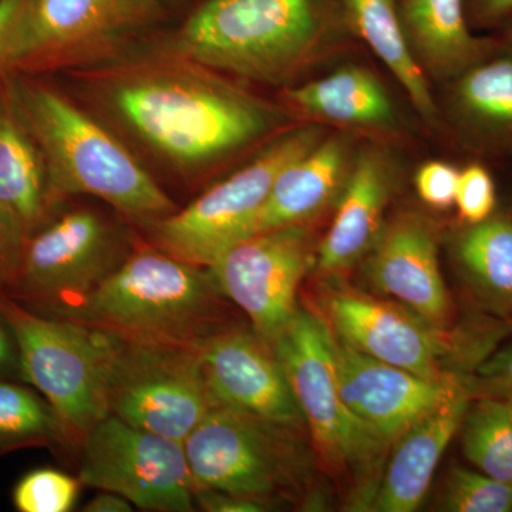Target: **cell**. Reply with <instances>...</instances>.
<instances>
[{
  "label": "cell",
  "mask_w": 512,
  "mask_h": 512,
  "mask_svg": "<svg viewBox=\"0 0 512 512\" xmlns=\"http://www.w3.org/2000/svg\"><path fill=\"white\" fill-rule=\"evenodd\" d=\"M335 333L315 313L298 308L271 348L308 426L313 444L330 468L367 473L383 457L386 444L377 439L340 393Z\"/></svg>",
  "instance_id": "obj_8"
},
{
  "label": "cell",
  "mask_w": 512,
  "mask_h": 512,
  "mask_svg": "<svg viewBox=\"0 0 512 512\" xmlns=\"http://www.w3.org/2000/svg\"><path fill=\"white\" fill-rule=\"evenodd\" d=\"M305 127L278 138L237 173L202 192L185 208L141 225L154 247L192 265L210 268L232 245L248 238L276 178L320 143Z\"/></svg>",
  "instance_id": "obj_7"
},
{
  "label": "cell",
  "mask_w": 512,
  "mask_h": 512,
  "mask_svg": "<svg viewBox=\"0 0 512 512\" xmlns=\"http://www.w3.org/2000/svg\"><path fill=\"white\" fill-rule=\"evenodd\" d=\"M345 5L357 32L399 80L417 111L424 119H436L429 80L407 40L396 0H345Z\"/></svg>",
  "instance_id": "obj_24"
},
{
  "label": "cell",
  "mask_w": 512,
  "mask_h": 512,
  "mask_svg": "<svg viewBox=\"0 0 512 512\" xmlns=\"http://www.w3.org/2000/svg\"><path fill=\"white\" fill-rule=\"evenodd\" d=\"M292 430L215 404L184 441L194 491L217 490L271 507L296 487Z\"/></svg>",
  "instance_id": "obj_9"
},
{
  "label": "cell",
  "mask_w": 512,
  "mask_h": 512,
  "mask_svg": "<svg viewBox=\"0 0 512 512\" xmlns=\"http://www.w3.org/2000/svg\"><path fill=\"white\" fill-rule=\"evenodd\" d=\"M293 106L325 119L350 124H386L393 106L382 84L363 69L348 67L323 79L288 90Z\"/></svg>",
  "instance_id": "obj_25"
},
{
  "label": "cell",
  "mask_w": 512,
  "mask_h": 512,
  "mask_svg": "<svg viewBox=\"0 0 512 512\" xmlns=\"http://www.w3.org/2000/svg\"><path fill=\"white\" fill-rule=\"evenodd\" d=\"M26 0H0V72H3L6 49Z\"/></svg>",
  "instance_id": "obj_36"
},
{
  "label": "cell",
  "mask_w": 512,
  "mask_h": 512,
  "mask_svg": "<svg viewBox=\"0 0 512 512\" xmlns=\"http://www.w3.org/2000/svg\"><path fill=\"white\" fill-rule=\"evenodd\" d=\"M473 13L481 23H498L512 18V0H473Z\"/></svg>",
  "instance_id": "obj_38"
},
{
  "label": "cell",
  "mask_w": 512,
  "mask_h": 512,
  "mask_svg": "<svg viewBox=\"0 0 512 512\" xmlns=\"http://www.w3.org/2000/svg\"><path fill=\"white\" fill-rule=\"evenodd\" d=\"M26 446L77 451L79 440L42 394L0 380V450Z\"/></svg>",
  "instance_id": "obj_27"
},
{
  "label": "cell",
  "mask_w": 512,
  "mask_h": 512,
  "mask_svg": "<svg viewBox=\"0 0 512 512\" xmlns=\"http://www.w3.org/2000/svg\"><path fill=\"white\" fill-rule=\"evenodd\" d=\"M163 16L160 0H26L3 72L114 62Z\"/></svg>",
  "instance_id": "obj_5"
},
{
  "label": "cell",
  "mask_w": 512,
  "mask_h": 512,
  "mask_svg": "<svg viewBox=\"0 0 512 512\" xmlns=\"http://www.w3.org/2000/svg\"><path fill=\"white\" fill-rule=\"evenodd\" d=\"M136 241L103 212L73 208L26 238L13 289L64 316L123 264Z\"/></svg>",
  "instance_id": "obj_10"
},
{
  "label": "cell",
  "mask_w": 512,
  "mask_h": 512,
  "mask_svg": "<svg viewBox=\"0 0 512 512\" xmlns=\"http://www.w3.org/2000/svg\"><path fill=\"white\" fill-rule=\"evenodd\" d=\"M195 507L208 512H259L268 510L265 504L217 490L194 491Z\"/></svg>",
  "instance_id": "obj_35"
},
{
  "label": "cell",
  "mask_w": 512,
  "mask_h": 512,
  "mask_svg": "<svg viewBox=\"0 0 512 512\" xmlns=\"http://www.w3.org/2000/svg\"><path fill=\"white\" fill-rule=\"evenodd\" d=\"M328 309L336 338L357 352L430 380L460 377L444 365L451 352L446 329L403 305L339 289L330 295Z\"/></svg>",
  "instance_id": "obj_14"
},
{
  "label": "cell",
  "mask_w": 512,
  "mask_h": 512,
  "mask_svg": "<svg viewBox=\"0 0 512 512\" xmlns=\"http://www.w3.org/2000/svg\"><path fill=\"white\" fill-rule=\"evenodd\" d=\"M200 359L215 404L285 429H298L303 423L274 349L254 330L227 326L202 346Z\"/></svg>",
  "instance_id": "obj_16"
},
{
  "label": "cell",
  "mask_w": 512,
  "mask_h": 512,
  "mask_svg": "<svg viewBox=\"0 0 512 512\" xmlns=\"http://www.w3.org/2000/svg\"><path fill=\"white\" fill-rule=\"evenodd\" d=\"M93 69L92 92L103 109L181 174L200 173L275 123L259 101L167 47Z\"/></svg>",
  "instance_id": "obj_1"
},
{
  "label": "cell",
  "mask_w": 512,
  "mask_h": 512,
  "mask_svg": "<svg viewBox=\"0 0 512 512\" xmlns=\"http://www.w3.org/2000/svg\"><path fill=\"white\" fill-rule=\"evenodd\" d=\"M460 274L487 311L512 319V217L467 225L454 242Z\"/></svg>",
  "instance_id": "obj_23"
},
{
  "label": "cell",
  "mask_w": 512,
  "mask_h": 512,
  "mask_svg": "<svg viewBox=\"0 0 512 512\" xmlns=\"http://www.w3.org/2000/svg\"><path fill=\"white\" fill-rule=\"evenodd\" d=\"M512 56V55H511Z\"/></svg>",
  "instance_id": "obj_41"
},
{
  "label": "cell",
  "mask_w": 512,
  "mask_h": 512,
  "mask_svg": "<svg viewBox=\"0 0 512 512\" xmlns=\"http://www.w3.org/2000/svg\"><path fill=\"white\" fill-rule=\"evenodd\" d=\"M439 507L450 512H510L512 487L481 471L451 467L444 480Z\"/></svg>",
  "instance_id": "obj_29"
},
{
  "label": "cell",
  "mask_w": 512,
  "mask_h": 512,
  "mask_svg": "<svg viewBox=\"0 0 512 512\" xmlns=\"http://www.w3.org/2000/svg\"><path fill=\"white\" fill-rule=\"evenodd\" d=\"M389 173L376 153L359 157L350 174L332 227L316 255L323 274H340L372 251L380 232L384 205L389 197Z\"/></svg>",
  "instance_id": "obj_19"
},
{
  "label": "cell",
  "mask_w": 512,
  "mask_h": 512,
  "mask_svg": "<svg viewBox=\"0 0 512 512\" xmlns=\"http://www.w3.org/2000/svg\"><path fill=\"white\" fill-rule=\"evenodd\" d=\"M8 94L45 160L55 204L90 195L138 227L178 210L130 148L72 100L23 77Z\"/></svg>",
  "instance_id": "obj_2"
},
{
  "label": "cell",
  "mask_w": 512,
  "mask_h": 512,
  "mask_svg": "<svg viewBox=\"0 0 512 512\" xmlns=\"http://www.w3.org/2000/svg\"><path fill=\"white\" fill-rule=\"evenodd\" d=\"M319 30L315 0H207L167 49L211 70L274 83L308 60Z\"/></svg>",
  "instance_id": "obj_4"
},
{
  "label": "cell",
  "mask_w": 512,
  "mask_h": 512,
  "mask_svg": "<svg viewBox=\"0 0 512 512\" xmlns=\"http://www.w3.org/2000/svg\"><path fill=\"white\" fill-rule=\"evenodd\" d=\"M495 184L490 171L481 164L468 165L458 177L456 204L467 225L490 218L495 211Z\"/></svg>",
  "instance_id": "obj_31"
},
{
  "label": "cell",
  "mask_w": 512,
  "mask_h": 512,
  "mask_svg": "<svg viewBox=\"0 0 512 512\" xmlns=\"http://www.w3.org/2000/svg\"><path fill=\"white\" fill-rule=\"evenodd\" d=\"M20 373L19 353L15 339L0 316V375H13Z\"/></svg>",
  "instance_id": "obj_37"
},
{
  "label": "cell",
  "mask_w": 512,
  "mask_h": 512,
  "mask_svg": "<svg viewBox=\"0 0 512 512\" xmlns=\"http://www.w3.org/2000/svg\"><path fill=\"white\" fill-rule=\"evenodd\" d=\"M458 177L460 173L450 164L431 161L416 175L417 192L430 207L444 210L456 204Z\"/></svg>",
  "instance_id": "obj_32"
},
{
  "label": "cell",
  "mask_w": 512,
  "mask_h": 512,
  "mask_svg": "<svg viewBox=\"0 0 512 512\" xmlns=\"http://www.w3.org/2000/svg\"><path fill=\"white\" fill-rule=\"evenodd\" d=\"M458 109L485 144L512 146V56L487 57L460 74Z\"/></svg>",
  "instance_id": "obj_26"
},
{
  "label": "cell",
  "mask_w": 512,
  "mask_h": 512,
  "mask_svg": "<svg viewBox=\"0 0 512 512\" xmlns=\"http://www.w3.org/2000/svg\"><path fill=\"white\" fill-rule=\"evenodd\" d=\"M82 481L57 468H37L20 478L13 505L20 512H69L77 503Z\"/></svg>",
  "instance_id": "obj_30"
},
{
  "label": "cell",
  "mask_w": 512,
  "mask_h": 512,
  "mask_svg": "<svg viewBox=\"0 0 512 512\" xmlns=\"http://www.w3.org/2000/svg\"><path fill=\"white\" fill-rule=\"evenodd\" d=\"M501 396H503V402L505 404V407H507L508 414H510L511 420H512V387L510 389L504 390L503 393H501Z\"/></svg>",
  "instance_id": "obj_40"
},
{
  "label": "cell",
  "mask_w": 512,
  "mask_h": 512,
  "mask_svg": "<svg viewBox=\"0 0 512 512\" xmlns=\"http://www.w3.org/2000/svg\"><path fill=\"white\" fill-rule=\"evenodd\" d=\"M26 238L0 215V292L13 288Z\"/></svg>",
  "instance_id": "obj_34"
},
{
  "label": "cell",
  "mask_w": 512,
  "mask_h": 512,
  "mask_svg": "<svg viewBox=\"0 0 512 512\" xmlns=\"http://www.w3.org/2000/svg\"><path fill=\"white\" fill-rule=\"evenodd\" d=\"M55 205L45 160L6 90L0 93V215L28 238Z\"/></svg>",
  "instance_id": "obj_21"
},
{
  "label": "cell",
  "mask_w": 512,
  "mask_h": 512,
  "mask_svg": "<svg viewBox=\"0 0 512 512\" xmlns=\"http://www.w3.org/2000/svg\"><path fill=\"white\" fill-rule=\"evenodd\" d=\"M225 299L210 269L137 238L123 264L82 305L57 318L126 342L200 352L229 326Z\"/></svg>",
  "instance_id": "obj_3"
},
{
  "label": "cell",
  "mask_w": 512,
  "mask_h": 512,
  "mask_svg": "<svg viewBox=\"0 0 512 512\" xmlns=\"http://www.w3.org/2000/svg\"><path fill=\"white\" fill-rule=\"evenodd\" d=\"M460 430L467 460L481 473L512 487V420L503 400L491 396L471 400Z\"/></svg>",
  "instance_id": "obj_28"
},
{
  "label": "cell",
  "mask_w": 512,
  "mask_h": 512,
  "mask_svg": "<svg viewBox=\"0 0 512 512\" xmlns=\"http://www.w3.org/2000/svg\"><path fill=\"white\" fill-rule=\"evenodd\" d=\"M312 264L311 232L292 225L242 239L208 269L222 295L271 346L298 311V289Z\"/></svg>",
  "instance_id": "obj_13"
},
{
  "label": "cell",
  "mask_w": 512,
  "mask_h": 512,
  "mask_svg": "<svg viewBox=\"0 0 512 512\" xmlns=\"http://www.w3.org/2000/svg\"><path fill=\"white\" fill-rule=\"evenodd\" d=\"M340 393L350 412L386 444L460 390L461 379L430 380L357 352L335 336Z\"/></svg>",
  "instance_id": "obj_15"
},
{
  "label": "cell",
  "mask_w": 512,
  "mask_h": 512,
  "mask_svg": "<svg viewBox=\"0 0 512 512\" xmlns=\"http://www.w3.org/2000/svg\"><path fill=\"white\" fill-rule=\"evenodd\" d=\"M366 272L377 291L446 329L450 296L440 272L436 234L423 217L407 212L383 228Z\"/></svg>",
  "instance_id": "obj_17"
},
{
  "label": "cell",
  "mask_w": 512,
  "mask_h": 512,
  "mask_svg": "<svg viewBox=\"0 0 512 512\" xmlns=\"http://www.w3.org/2000/svg\"><path fill=\"white\" fill-rule=\"evenodd\" d=\"M134 505L123 495L99 490L92 500L83 505L84 512H131Z\"/></svg>",
  "instance_id": "obj_39"
},
{
  "label": "cell",
  "mask_w": 512,
  "mask_h": 512,
  "mask_svg": "<svg viewBox=\"0 0 512 512\" xmlns=\"http://www.w3.org/2000/svg\"><path fill=\"white\" fill-rule=\"evenodd\" d=\"M403 19L410 43L439 76H460L498 47L471 35L463 0H403Z\"/></svg>",
  "instance_id": "obj_22"
},
{
  "label": "cell",
  "mask_w": 512,
  "mask_h": 512,
  "mask_svg": "<svg viewBox=\"0 0 512 512\" xmlns=\"http://www.w3.org/2000/svg\"><path fill=\"white\" fill-rule=\"evenodd\" d=\"M110 338L109 413L131 426L184 443L215 406L200 352Z\"/></svg>",
  "instance_id": "obj_11"
},
{
  "label": "cell",
  "mask_w": 512,
  "mask_h": 512,
  "mask_svg": "<svg viewBox=\"0 0 512 512\" xmlns=\"http://www.w3.org/2000/svg\"><path fill=\"white\" fill-rule=\"evenodd\" d=\"M477 377L470 382L471 390L480 384L493 394H501L512 387V338L503 348L495 350L477 366Z\"/></svg>",
  "instance_id": "obj_33"
},
{
  "label": "cell",
  "mask_w": 512,
  "mask_h": 512,
  "mask_svg": "<svg viewBox=\"0 0 512 512\" xmlns=\"http://www.w3.org/2000/svg\"><path fill=\"white\" fill-rule=\"evenodd\" d=\"M348 158L345 138L333 137L293 161L276 178L248 238L272 229L305 225L316 217L338 191Z\"/></svg>",
  "instance_id": "obj_20"
},
{
  "label": "cell",
  "mask_w": 512,
  "mask_h": 512,
  "mask_svg": "<svg viewBox=\"0 0 512 512\" xmlns=\"http://www.w3.org/2000/svg\"><path fill=\"white\" fill-rule=\"evenodd\" d=\"M471 396V387L460 390L394 441L386 470L369 504L372 511L417 510L444 451L460 430Z\"/></svg>",
  "instance_id": "obj_18"
},
{
  "label": "cell",
  "mask_w": 512,
  "mask_h": 512,
  "mask_svg": "<svg viewBox=\"0 0 512 512\" xmlns=\"http://www.w3.org/2000/svg\"><path fill=\"white\" fill-rule=\"evenodd\" d=\"M77 477L86 487L123 495L144 511L195 510L184 443L109 414L77 447Z\"/></svg>",
  "instance_id": "obj_12"
},
{
  "label": "cell",
  "mask_w": 512,
  "mask_h": 512,
  "mask_svg": "<svg viewBox=\"0 0 512 512\" xmlns=\"http://www.w3.org/2000/svg\"><path fill=\"white\" fill-rule=\"evenodd\" d=\"M0 316L16 342L20 376L45 397L80 444L110 414V335L73 320L36 315L2 292Z\"/></svg>",
  "instance_id": "obj_6"
}]
</instances>
